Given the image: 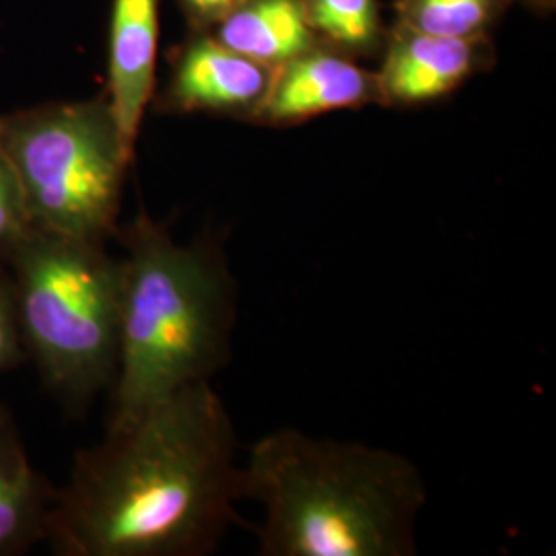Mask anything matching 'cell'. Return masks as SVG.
<instances>
[{"mask_svg": "<svg viewBox=\"0 0 556 556\" xmlns=\"http://www.w3.org/2000/svg\"><path fill=\"white\" fill-rule=\"evenodd\" d=\"M21 334L11 278L0 270V371L21 358Z\"/></svg>", "mask_w": 556, "mask_h": 556, "instance_id": "cell-15", "label": "cell"}, {"mask_svg": "<svg viewBox=\"0 0 556 556\" xmlns=\"http://www.w3.org/2000/svg\"><path fill=\"white\" fill-rule=\"evenodd\" d=\"M211 34L227 48L270 68L319 43L303 0H241Z\"/></svg>", "mask_w": 556, "mask_h": 556, "instance_id": "cell-11", "label": "cell"}, {"mask_svg": "<svg viewBox=\"0 0 556 556\" xmlns=\"http://www.w3.org/2000/svg\"><path fill=\"white\" fill-rule=\"evenodd\" d=\"M514 0H394V23L443 38L491 36Z\"/></svg>", "mask_w": 556, "mask_h": 556, "instance_id": "cell-13", "label": "cell"}, {"mask_svg": "<svg viewBox=\"0 0 556 556\" xmlns=\"http://www.w3.org/2000/svg\"><path fill=\"white\" fill-rule=\"evenodd\" d=\"M241 0H179L190 31H211Z\"/></svg>", "mask_w": 556, "mask_h": 556, "instance_id": "cell-16", "label": "cell"}, {"mask_svg": "<svg viewBox=\"0 0 556 556\" xmlns=\"http://www.w3.org/2000/svg\"><path fill=\"white\" fill-rule=\"evenodd\" d=\"M305 15L319 43L351 59H376L388 29L378 0H303Z\"/></svg>", "mask_w": 556, "mask_h": 556, "instance_id": "cell-12", "label": "cell"}, {"mask_svg": "<svg viewBox=\"0 0 556 556\" xmlns=\"http://www.w3.org/2000/svg\"><path fill=\"white\" fill-rule=\"evenodd\" d=\"M21 342L54 392L83 404L118 365L119 258L103 241L31 227L7 256Z\"/></svg>", "mask_w": 556, "mask_h": 556, "instance_id": "cell-4", "label": "cell"}, {"mask_svg": "<svg viewBox=\"0 0 556 556\" xmlns=\"http://www.w3.org/2000/svg\"><path fill=\"white\" fill-rule=\"evenodd\" d=\"M0 147L34 227L103 243L118 233L124 178L135 153L105 93L0 116Z\"/></svg>", "mask_w": 556, "mask_h": 556, "instance_id": "cell-5", "label": "cell"}, {"mask_svg": "<svg viewBox=\"0 0 556 556\" xmlns=\"http://www.w3.org/2000/svg\"><path fill=\"white\" fill-rule=\"evenodd\" d=\"M365 105H381L376 71L318 43L275 66L252 124L287 128Z\"/></svg>", "mask_w": 556, "mask_h": 556, "instance_id": "cell-8", "label": "cell"}, {"mask_svg": "<svg viewBox=\"0 0 556 556\" xmlns=\"http://www.w3.org/2000/svg\"><path fill=\"white\" fill-rule=\"evenodd\" d=\"M273 71L227 48L211 31H190L174 54L172 75L155 103L165 114H211L252 122Z\"/></svg>", "mask_w": 556, "mask_h": 556, "instance_id": "cell-6", "label": "cell"}, {"mask_svg": "<svg viewBox=\"0 0 556 556\" xmlns=\"http://www.w3.org/2000/svg\"><path fill=\"white\" fill-rule=\"evenodd\" d=\"M497 62L491 36L443 38L394 23L381 50L378 75L381 105L418 108L457 91L466 80Z\"/></svg>", "mask_w": 556, "mask_h": 556, "instance_id": "cell-7", "label": "cell"}, {"mask_svg": "<svg viewBox=\"0 0 556 556\" xmlns=\"http://www.w3.org/2000/svg\"><path fill=\"white\" fill-rule=\"evenodd\" d=\"M54 498L27 457L15 418L0 406V556L21 555L46 538Z\"/></svg>", "mask_w": 556, "mask_h": 556, "instance_id": "cell-10", "label": "cell"}, {"mask_svg": "<svg viewBox=\"0 0 556 556\" xmlns=\"http://www.w3.org/2000/svg\"><path fill=\"white\" fill-rule=\"evenodd\" d=\"M118 365L110 429L128 425L231 355L236 280L215 238L179 243L139 215L118 229Z\"/></svg>", "mask_w": 556, "mask_h": 556, "instance_id": "cell-3", "label": "cell"}, {"mask_svg": "<svg viewBox=\"0 0 556 556\" xmlns=\"http://www.w3.org/2000/svg\"><path fill=\"white\" fill-rule=\"evenodd\" d=\"M264 507V556H413L427 491L396 452L280 429L241 464V501Z\"/></svg>", "mask_w": 556, "mask_h": 556, "instance_id": "cell-2", "label": "cell"}, {"mask_svg": "<svg viewBox=\"0 0 556 556\" xmlns=\"http://www.w3.org/2000/svg\"><path fill=\"white\" fill-rule=\"evenodd\" d=\"M161 0H114L108 48V91L119 135L135 153L155 91Z\"/></svg>", "mask_w": 556, "mask_h": 556, "instance_id": "cell-9", "label": "cell"}, {"mask_svg": "<svg viewBox=\"0 0 556 556\" xmlns=\"http://www.w3.org/2000/svg\"><path fill=\"white\" fill-rule=\"evenodd\" d=\"M31 227L20 181L0 147V260L13 252Z\"/></svg>", "mask_w": 556, "mask_h": 556, "instance_id": "cell-14", "label": "cell"}, {"mask_svg": "<svg viewBox=\"0 0 556 556\" xmlns=\"http://www.w3.org/2000/svg\"><path fill=\"white\" fill-rule=\"evenodd\" d=\"M519 2L526 9L534 11L538 15H551L555 11L556 0H514V4Z\"/></svg>", "mask_w": 556, "mask_h": 556, "instance_id": "cell-17", "label": "cell"}, {"mask_svg": "<svg viewBox=\"0 0 556 556\" xmlns=\"http://www.w3.org/2000/svg\"><path fill=\"white\" fill-rule=\"evenodd\" d=\"M238 438L211 381L83 450L46 538L64 556H204L238 519Z\"/></svg>", "mask_w": 556, "mask_h": 556, "instance_id": "cell-1", "label": "cell"}]
</instances>
